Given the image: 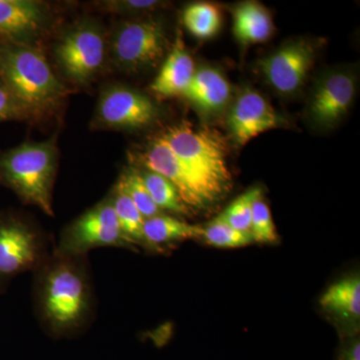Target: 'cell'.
Here are the masks:
<instances>
[{
    "instance_id": "cell-1",
    "label": "cell",
    "mask_w": 360,
    "mask_h": 360,
    "mask_svg": "<svg viewBox=\"0 0 360 360\" xmlns=\"http://www.w3.org/2000/svg\"><path fill=\"white\" fill-rule=\"evenodd\" d=\"M82 257L56 255L40 274L37 304L51 333H73L89 319L91 292Z\"/></svg>"
},
{
    "instance_id": "cell-2",
    "label": "cell",
    "mask_w": 360,
    "mask_h": 360,
    "mask_svg": "<svg viewBox=\"0 0 360 360\" xmlns=\"http://www.w3.org/2000/svg\"><path fill=\"white\" fill-rule=\"evenodd\" d=\"M0 80L26 115L47 110L65 94L44 54L26 44L0 46Z\"/></svg>"
},
{
    "instance_id": "cell-3",
    "label": "cell",
    "mask_w": 360,
    "mask_h": 360,
    "mask_svg": "<svg viewBox=\"0 0 360 360\" xmlns=\"http://www.w3.org/2000/svg\"><path fill=\"white\" fill-rule=\"evenodd\" d=\"M56 148L52 141L23 143L0 158V174L25 202L53 215Z\"/></svg>"
},
{
    "instance_id": "cell-4",
    "label": "cell",
    "mask_w": 360,
    "mask_h": 360,
    "mask_svg": "<svg viewBox=\"0 0 360 360\" xmlns=\"http://www.w3.org/2000/svg\"><path fill=\"white\" fill-rule=\"evenodd\" d=\"M180 160L222 194L231 184L227 146L217 130L180 122L160 135Z\"/></svg>"
},
{
    "instance_id": "cell-5",
    "label": "cell",
    "mask_w": 360,
    "mask_h": 360,
    "mask_svg": "<svg viewBox=\"0 0 360 360\" xmlns=\"http://www.w3.org/2000/svg\"><path fill=\"white\" fill-rule=\"evenodd\" d=\"M168 49L167 30L156 18L123 21L116 27L110 42L113 61L127 72L155 68Z\"/></svg>"
},
{
    "instance_id": "cell-6",
    "label": "cell",
    "mask_w": 360,
    "mask_h": 360,
    "mask_svg": "<svg viewBox=\"0 0 360 360\" xmlns=\"http://www.w3.org/2000/svg\"><path fill=\"white\" fill-rule=\"evenodd\" d=\"M142 167L174 184L182 202L191 210H203L224 194L191 169L158 135L141 153Z\"/></svg>"
},
{
    "instance_id": "cell-7",
    "label": "cell",
    "mask_w": 360,
    "mask_h": 360,
    "mask_svg": "<svg viewBox=\"0 0 360 360\" xmlns=\"http://www.w3.org/2000/svg\"><path fill=\"white\" fill-rule=\"evenodd\" d=\"M129 245L120 229L110 198L80 215L65 229L58 255L82 257L96 248Z\"/></svg>"
},
{
    "instance_id": "cell-8",
    "label": "cell",
    "mask_w": 360,
    "mask_h": 360,
    "mask_svg": "<svg viewBox=\"0 0 360 360\" xmlns=\"http://www.w3.org/2000/svg\"><path fill=\"white\" fill-rule=\"evenodd\" d=\"M314 44L291 40L258 61L257 70L279 96H292L304 86L315 60Z\"/></svg>"
},
{
    "instance_id": "cell-9",
    "label": "cell",
    "mask_w": 360,
    "mask_h": 360,
    "mask_svg": "<svg viewBox=\"0 0 360 360\" xmlns=\"http://www.w3.org/2000/svg\"><path fill=\"white\" fill-rule=\"evenodd\" d=\"M56 61L72 82L84 84L98 72L105 56V41L98 26L84 23L70 30L56 44Z\"/></svg>"
},
{
    "instance_id": "cell-10",
    "label": "cell",
    "mask_w": 360,
    "mask_h": 360,
    "mask_svg": "<svg viewBox=\"0 0 360 360\" xmlns=\"http://www.w3.org/2000/svg\"><path fill=\"white\" fill-rule=\"evenodd\" d=\"M356 75L345 70L324 73L315 82L307 115L317 129H331L347 116L356 94Z\"/></svg>"
},
{
    "instance_id": "cell-11",
    "label": "cell",
    "mask_w": 360,
    "mask_h": 360,
    "mask_svg": "<svg viewBox=\"0 0 360 360\" xmlns=\"http://www.w3.org/2000/svg\"><path fill=\"white\" fill-rule=\"evenodd\" d=\"M158 116L160 110L149 97L125 86L104 90L97 106V122L108 129H146Z\"/></svg>"
},
{
    "instance_id": "cell-12",
    "label": "cell",
    "mask_w": 360,
    "mask_h": 360,
    "mask_svg": "<svg viewBox=\"0 0 360 360\" xmlns=\"http://www.w3.org/2000/svg\"><path fill=\"white\" fill-rule=\"evenodd\" d=\"M226 124L234 143L243 146L258 135L283 127L284 120L259 92L245 89L232 103Z\"/></svg>"
},
{
    "instance_id": "cell-13",
    "label": "cell",
    "mask_w": 360,
    "mask_h": 360,
    "mask_svg": "<svg viewBox=\"0 0 360 360\" xmlns=\"http://www.w3.org/2000/svg\"><path fill=\"white\" fill-rule=\"evenodd\" d=\"M42 243L25 222H0V274L13 276L34 269L41 262Z\"/></svg>"
},
{
    "instance_id": "cell-14",
    "label": "cell",
    "mask_w": 360,
    "mask_h": 360,
    "mask_svg": "<svg viewBox=\"0 0 360 360\" xmlns=\"http://www.w3.org/2000/svg\"><path fill=\"white\" fill-rule=\"evenodd\" d=\"M44 21L39 2L0 0V41L4 44H26L41 30Z\"/></svg>"
},
{
    "instance_id": "cell-15",
    "label": "cell",
    "mask_w": 360,
    "mask_h": 360,
    "mask_svg": "<svg viewBox=\"0 0 360 360\" xmlns=\"http://www.w3.org/2000/svg\"><path fill=\"white\" fill-rule=\"evenodd\" d=\"M231 85L219 70L212 66L196 68L184 96L205 117L219 115L231 99Z\"/></svg>"
},
{
    "instance_id": "cell-16",
    "label": "cell",
    "mask_w": 360,
    "mask_h": 360,
    "mask_svg": "<svg viewBox=\"0 0 360 360\" xmlns=\"http://www.w3.org/2000/svg\"><path fill=\"white\" fill-rule=\"evenodd\" d=\"M195 70L193 59L187 52L179 33L160 72L150 85L151 91L161 98L184 96Z\"/></svg>"
},
{
    "instance_id": "cell-17",
    "label": "cell",
    "mask_w": 360,
    "mask_h": 360,
    "mask_svg": "<svg viewBox=\"0 0 360 360\" xmlns=\"http://www.w3.org/2000/svg\"><path fill=\"white\" fill-rule=\"evenodd\" d=\"M274 25L269 11L255 1L239 4L233 11V33L243 45L262 44L272 37Z\"/></svg>"
},
{
    "instance_id": "cell-18",
    "label": "cell",
    "mask_w": 360,
    "mask_h": 360,
    "mask_svg": "<svg viewBox=\"0 0 360 360\" xmlns=\"http://www.w3.org/2000/svg\"><path fill=\"white\" fill-rule=\"evenodd\" d=\"M322 309L341 321L359 322L360 278L359 274L345 277L330 286L319 300Z\"/></svg>"
},
{
    "instance_id": "cell-19",
    "label": "cell",
    "mask_w": 360,
    "mask_h": 360,
    "mask_svg": "<svg viewBox=\"0 0 360 360\" xmlns=\"http://www.w3.org/2000/svg\"><path fill=\"white\" fill-rule=\"evenodd\" d=\"M203 227L187 224L175 217L160 214L146 219L143 224L144 243L158 246L202 238Z\"/></svg>"
},
{
    "instance_id": "cell-20",
    "label": "cell",
    "mask_w": 360,
    "mask_h": 360,
    "mask_svg": "<svg viewBox=\"0 0 360 360\" xmlns=\"http://www.w3.org/2000/svg\"><path fill=\"white\" fill-rule=\"evenodd\" d=\"M113 208L120 229L130 245L144 243L143 224L146 219L130 200L120 182L115 186L113 196L111 198Z\"/></svg>"
},
{
    "instance_id": "cell-21",
    "label": "cell",
    "mask_w": 360,
    "mask_h": 360,
    "mask_svg": "<svg viewBox=\"0 0 360 360\" xmlns=\"http://www.w3.org/2000/svg\"><path fill=\"white\" fill-rule=\"evenodd\" d=\"M182 20L187 30L200 39L215 37L222 23L219 7L207 2H196L187 6L182 14Z\"/></svg>"
},
{
    "instance_id": "cell-22",
    "label": "cell",
    "mask_w": 360,
    "mask_h": 360,
    "mask_svg": "<svg viewBox=\"0 0 360 360\" xmlns=\"http://www.w3.org/2000/svg\"><path fill=\"white\" fill-rule=\"evenodd\" d=\"M139 172L151 198L161 212L167 210L177 214H188L191 210L182 202L179 191L172 182L146 168Z\"/></svg>"
},
{
    "instance_id": "cell-23",
    "label": "cell",
    "mask_w": 360,
    "mask_h": 360,
    "mask_svg": "<svg viewBox=\"0 0 360 360\" xmlns=\"http://www.w3.org/2000/svg\"><path fill=\"white\" fill-rule=\"evenodd\" d=\"M262 189L260 187L248 189L232 201L217 219L236 231L250 232L253 205L255 201L262 198Z\"/></svg>"
},
{
    "instance_id": "cell-24",
    "label": "cell",
    "mask_w": 360,
    "mask_h": 360,
    "mask_svg": "<svg viewBox=\"0 0 360 360\" xmlns=\"http://www.w3.org/2000/svg\"><path fill=\"white\" fill-rule=\"evenodd\" d=\"M120 186L136 206L144 219H151L162 214L161 210L151 198L141 174L136 168H129L123 172L120 180Z\"/></svg>"
},
{
    "instance_id": "cell-25",
    "label": "cell",
    "mask_w": 360,
    "mask_h": 360,
    "mask_svg": "<svg viewBox=\"0 0 360 360\" xmlns=\"http://www.w3.org/2000/svg\"><path fill=\"white\" fill-rule=\"evenodd\" d=\"M207 245L220 248H243L255 243L250 232L236 231L224 222L214 219L203 227L202 238Z\"/></svg>"
},
{
    "instance_id": "cell-26",
    "label": "cell",
    "mask_w": 360,
    "mask_h": 360,
    "mask_svg": "<svg viewBox=\"0 0 360 360\" xmlns=\"http://www.w3.org/2000/svg\"><path fill=\"white\" fill-rule=\"evenodd\" d=\"M250 234L255 243H276L278 239L269 206L262 198L253 205Z\"/></svg>"
},
{
    "instance_id": "cell-27",
    "label": "cell",
    "mask_w": 360,
    "mask_h": 360,
    "mask_svg": "<svg viewBox=\"0 0 360 360\" xmlns=\"http://www.w3.org/2000/svg\"><path fill=\"white\" fill-rule=\"evenodd\" d=\"M162 2L156 0H120V1L101 2L105 11L115 13H139L155 11L158 7L162 6Z\"/></svg>"
},
{
    "instance_id": "cell-28",
    "label": "cell",
    "mask_w": 360,
    "mask_h": 360,
    "mask_svg": "<svg viewBox=\"0 0 360 360\" xmlns=\"http://www.w3.org/2000/svg\"><path fill=\"white\" fill-rule=\"evenodd\" d=\"M26 116L25 111L14 101L6 85L0 80V122L15 120Z\"/></svg>"
},
{
    "instance_id": "cell-29",
    "label": "cell",
    "mask_w": 360,
    "mask_h": 360,
    "mask_svg": "<svg viewBox=\"0 0 360 360\" xmlns=\"http://www.w3.org/2000/svg\"><path fill=\"white\" fill-rule=\"evenodd\" d=\"M336 360H360L359 338L345 342L338 350Z\"/></svg>"
}]
</instances>
